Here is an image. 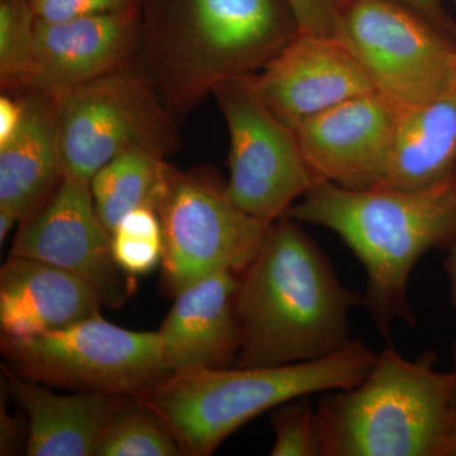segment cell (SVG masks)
Masks as SVG:
<instances>
[{"instance_id":"cell-18","label":"cell","mask_w":456,"mask_h":456,"mask_svg":"<svg viewBox=\"0 0 456 456\" xmlns=\"http://www.w3.org/2000/svg\"><path fill=\"white\" fill-rule=\"evenodd\" d=\"M25 117L0 146V209L25 221L64 178L57 137L56 99L23 93Z\"/></svg>"},{"instance_id":"cell-30","label":"cell","mask_w":456,"mask_h":456,"mask_svg":"<svg viewBox=\"0 0 456 456\" xmlns=\"http://www.w3.org/2000/svg\"><path fill=\"white\" fill-rule=\"evenodd\" d=\"M446 256L444 260V268L448 275L450 284V298L452 305L456 311V237L454 241L446 248Z\"/></svg>"},{"instance_id":"cell-29","label":"cell","mask_w":456,"mask_h":456,"mask_svg":"<svg viewBox=\"0 0 456 456\" xmlns=\"http://www.w3.org/2000/svg\"><path fill=\"white\" fill-rule=\"evenodd\" d=\"M0 412V454L11 455L16 454L18 446H20V430L14 419L8 415L7 410L3 406Z\"/></svg>"},{"instance_id":"cell-16","label":"cell","mask_w":456,"mask_h":456,"mask_svg":"<svg viewBox=\"0 0 456 456\" xmlns=\"http://www.w3.org/2000/svg\"><path fill=\"white\" fill-rule=\"evenodd\" d=\"M237 287L239 274L218 273L175 297L158 331L171 373L235 365L240 351Z\"/></svg>"},{"instance_id":"cell-12","label":"cell","mask_w":456,"mask_h":456,"mask_svg":"<svg viewBox=\"0 0 456 456\" xmlns=\"http://www.w3.org/2000/svg\"><path fill=\"white\" fill-rule=\"evenodd\" d=\"M142 0L131 7L50 23L37 20L17 94L60 99L84 84L130 65L139 44Z\"/></svg>"},{"instance_id":"cell-20","label":"cell","mask_w":456,"mask_h":456,"mask_svg":"<svg viewBox=\"0 0 456 456\" xmlns=\"http://www.w3.org/2000/svg\"><path fill=\"white\" fill-rule=\"evenodd\" d=\"M167 167L165 156L131 149L95 173L90 187L99 218L110 233L127 213L142 206L154 207Z\"/></svg>"},{"instance_id":"cell-31","label":"cell","mask_w":456,"mask_h":456,"mask_svg":"<svg viewBox=\"0 0 456 456\" xmlns=\"http://www.w3.org/2000/svg\"><path fill=\"white\" fill-rule=\"evenodd\" d=\"M452 373L455 377L454 401H452V419H450V428L448 440H446L445 452L444 456H456V341L452 347Z\"/></svg>"},{"instance_id":"cell-26","label":"cell","mask_w":456,"mask_h":456,"mask_svg":"<svg viewBox=\"0 0 456 456\" xmlns=\"http://www.w3.org/2000/svg\"><path fill=\"white\" fill-rule=\"evenodd\" d=\"M299 31L336 35L341 0H285Z\"/></svg>"},{"instance_id":"cell-1","label":"cell","mask_w":456,"mask_h":456,"mask_svg":"<svg viewBox=\"0 0 456 456\" xmlns=\"http://www.w3.org/2000/svg\"><path fill=\"white\" fill-rule=\"evenodd\" d=\"M365 305L301 222H273L260 250L239 274L235 367L269 368L326 358L346 347L349 314Z\"/></svg>"},{"instance_id":"cell-11","label":"cell","mask_w":456,"mask_h":456,"mask_svg":"<svg viewBox=\"0 0 456 456\" xmlns=\"http://www.w3.org/2000/svg\"><path fill=\"white\" fill-rule=\"evenodd\" d=\"M20 224L11 256L45 261L82 278L110 308L119 307L134 290V278L113 259L112 237L99 218L90 180L66 174L46 202Z\"/></svg>"},{"instance_id":"cell-17","label":"cell","mask_w":456,"mask_h":456,"mask_svg":"<svg viewBox=\"0 0 456 456\" xmlns=\"http://www.w3.org/2000/svg\"><path fill=\"white\" fill-rule=\"evenodd\" d=\"M5 384L28 419L26 454L94 456L121 395L73 392L59 395L3 367Z\"/></svg>"},{"instance_id":"cell-28","label":"cell","mask_w":456,"mask_h":456,"mask_svg":"<svg viewBox=\"0 0 456 456\" xmlns=\"http://www.w3.org/2000/svg\"><path fill=\"white\" fill-rule=\"evenodd\" d=\"M408 7L415 9L422 16L430 20L443 31L449 33L456 38V25L450 18L448 12L444 8L443 0H397Z\"/></svg>"},{"instance_id":"cell-27","label":"cell","mask_w":456,"mask_h":456,"mask_svg":"<svg viewBox=\"0 0 456 456\" xmlns=\"http://www.w3.org/2000/svg\"><path fill=\"white\" fill-rule=\"evenodd\" d=\"M25 102L20 95L2 93L0 95V146L7 143L22 125Z\"/></svg>"},{"instance_id":"cell-14","label":"cell","mask_w":456,"mask_h":456,"mask_svg":"<svg viewBox=\"0 0 456 456\" xmlns=\"http://www.w3.org/2000/svg\"><path fill=\"white\" fill-rule=\"evenodd\" d=\"M397 116V108L370 93L330 108L294 132L318 182L368 189L382 183Z\"/></svg>"},{"instance_id":"cell-6","label":"cell","mask_w":456,"mask_h":456,"mask_svg":"<svg viewBox=\"0 0 456 456\" xmlns=\"http://www.w3.org/2000/svg\"><path fill=\"white\" fill-rule=\"evenodd\" d=\"M335 36L397 110L456 86V38L397 0H341Z\"/></svg>"},{"instance_id":"cell-22","label":"cell","mask_w":456,"mask_h":456,"mask_svg":"<svg viewBox=\"0 0 456 456\" xmlns=\"http://www.w3.org/2000/svg\"><path fill=\"white\" fill-rule=\"evenodd\" d=\"M110 237L113 259L130 277L149 274L163 264V224L154 207L142 206L127 213Z\"/></svg>"},{"instance_id":"cell-21","label":"cell","mask_w":456,"mask_h":456,"mask_svg":"<svg viewBox=\"0 0 456 456\" xmlns=\"http://www.w3.org/2000/svg\"><path fill=\"white\" fill-rule=\"evenodd\" d=\"M184 455L170 428L137 395H121L94 456Z\"/></svg>"},{"instance_id":"cell-9","label":"cell","mask_w":456,"mask_h":456,"mask_svg":"<svg viewBox=\"0 0 456 456\" xmlns=\"http://www.w3.org/2000/svg\"><path fill=\"white\" fill-rule=\"evenodd\" d=\"M154 208L164 231L163 283L174 297L218 273L240 274L272 226L239 208L226 185L170 164Z\"/></svg>"},{"instance_id":"cell-10","label":"cell","mask_w":456,"mask_h":456,"mask_svg":"<svg viewBox=\"0 0 456 456\" xmlns=\"http://www.w3.org/2000/svg\"><path fill=\"white\" fill-rule=\"evenodd\" d=\"M212 95L230 134L227 196L248 215L273 224L320 182L303 158L296 132L260 98L255 74L224 80Z\"/></svg>"},{"instance_id":"cell-13","label":"cell","mask_w":456,"mask_h":456,"mask_svg":"<svg viewBox=\"0 0 456 456\" xmlns=\"http://www.w3.org/2000/svg\"><path fill=\"white\" fill-rule=\"evenodd\" d=\"M255 86L270 112L293 131L330 108L375 93L336 36L302 31L255 74Z\"/></svg>"},{"instance_id":"cell-33","label":"cell","mask_w":456,"mask_h":456,"mask_svg":"<svg viewBox=\"0 0 456 456\" xmlns=\"http://www.w3.org/2000/svg\"><path fill=\"white\" fill-rule=\"evenodd\" d=\"M454 2L456 3V0H454Z\"/></svg>"},{"instance_id":"cell-3","label":"cell","mask_w":456,"mask_h":456,"mask_svg":"<svg viewBox=\"0 0 456 456\" xmlns=\"http://www.w3.org/2000/svg\"><path fill=\"white\" fill-rule=\"evenodd\" d=\"M288 215L340 237L367 273L365 307L391 341L397 321L415 326L408 279L431 250H446L456 237V174L419 191L377 185L346 189L321 182Z\"/></svg>"},{"instance_id":"cell-8","label":"cell","mask_w":456,"mask_h":456,"mask_svg":"<svg viewBox=\"0 0 456 456\" xmlns=\"http://www.w3.org/2000/svg\"><path fill=\"white\" fill-rule=\"evenodd\" d=\"M154 86L131 65L57 99V137L64 175L92 180L108 161L131 149L169 156L182 141Z\"/></svg>"},{"instance_id":"cell-5","label":"cell","mask_w":456,"mask_h":456,"mask_svg":"<svg viewBox=\"0 0 456 456\" xmlns=\"http://www.w3.org/2000/svg\"><path fill=\"white\" fill-rule=\"evenodd\" d=\"M436 364L435 351L411 360L389 346L362 382L323 393L322 456H444L455 377Z\"/></svg>"},{"instance_id":"cell-23","label":"cell","mask_w":456,"mask_h":456,"mask_svg":"<svg viewBox=\"0 0 456 456\" xmlns=\"http://www.w3.org/2000/svg\"><path fill=\"white\" fill-rule=\"evenodd\" d=\"M37 17L29 0H0V86L17 94L35 41Z\"/></svg>"},{"instance_id":"cell-19","label":"cell","mask_w":456,"mask_h":456,"mask_svg":"<svg viewBox=\"0 0 456 456\" xmlns=\"http://www.w3.org/2000/svg\"><path fill=\"white\" fill-rule=\"evenodd\" d=\"M456 174V86L424 106L398 110L391 154L379 185L434 187Z\"/></svg>"},{"instance_id":"cell-15","label":"cell","mask_w":456,"mask_h":456,"mask_svg":"<svg viewBox=\"0 0 456 456\" xmlns=\"http://www.w3.org/2000/svg\"><path fill=\"white\" fill-rule=\"evenodd\" d=\"M88 281L31 257L11 256L0 270V329L8 338L61 331L101 314Z\"/></svg>"},{"instance_id":"cell-2","label":"cell","mask_w":456,"mask_h":456,"mask_svg":"<svg viewBox=\"0 0 456 456\" xmlns=\"http://www.w3.org/2000/svg\"><path fill=\"white\" fill-rule=\"evenodd\" d=\"M298 32L285 0H142L130 65L178 119L218 84L263 70Z\"/></svg>"},{"instance_id":"cell-32","label":"cell","mask_w":456,"mask_h":456,"mask_svg":"<svg viewBox=\"0 0 456 456\" xmlns=\"http://www.w3.org/2000/svg\"><path fill=\"white\" fill-rule=\"evenodd\" d=\"M17 222V218L12 213L0 209V244L4 242V240L7 239L9 232L13 230L14 224Z\"/></svg>"},{"instance_id":"cell-24","label":"cell","mask_w":456,"mask_h":456,"mask_svg":"<svg viewBox=\"0 0 456 456\" xmlns=\"http://www.w3.org/2000/svg\"><path fill=\"white\" fill-rule=\"evenodd\" d=\"M310 397L305 395L274 408L272 426L275 440L270 455L322 456L317 410Z\"/></svg>"},{"instance_id":"cell-4","label":"cell","mask_w":456,"mask_h":456,"mask_svg":"<svg viewBox=\"0 0 456 456\" xmlns=\"http://www.w3.org/2000/svg\"><path fill=\"white\" fill-rule=\"evenodd\" d=\"M377 354L356 338L314 362L269 368L191 369L137 395L170 428L184 455L208 456L255 417L305 395L356 386Z\"/></svg>"},{"instance_id":"cell-7","label":"cell","mask_w":456,"mask_h":456,"mask_svg":"<svg viewBox=\"0 0 456 456\" xmlns=\"http://www.w3.org/2000/svg\"><path fill=\"white\" fill-rule=\"evenodd\" d=\"M0 349L20 377L73 392L137 395L171 374L158 331H131L102 314L51 334L2 335Z\"/></svg>"},{"instance_id":"cell-25","label":"cell","mask_w":456,"mask_h":456,"mask_svg":"<svg viewBox=\"0 0 456 456\" xmlns=\"http://www.w3.org/2000/svg\"><path fill=\"white\" fill-rule=\"evenodd\" d=\"M140 2L141 0H29V4L38 20L57 23L121 11Z\"/></svg>"}]
</instances>
